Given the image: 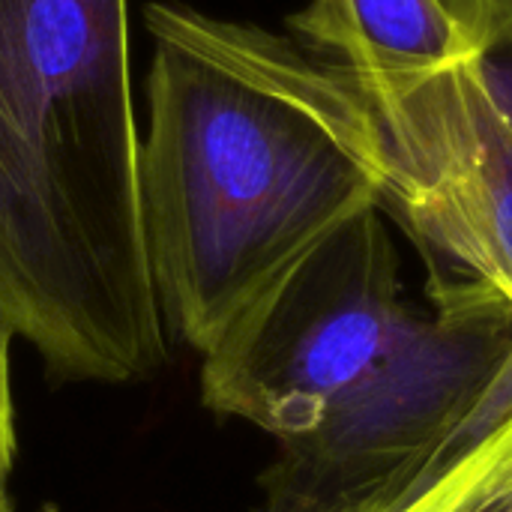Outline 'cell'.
I'll return each instance as SVG.
<instances>
[{
	"instance_id": "6da1fadb",
	"label": "cell",
	"mask_w": 512,
	"mask_h": 512,
	"mask_svg": "<svg viewBox=\"0 0 512 512\" xmlns=\"http://www.w3.org/2000/svg\"><path fill=\"white\" fill-rule=\"evenodd\" d=\"M144 24V243L168 330L207 354L378 207L375 132L354 78L297 39L171 0L147 3Z\"/></svg>"
},
{
	"instance_id": "7a4b0ae2",
	"label": "cell",
	"mask_w": 512,
	"mask_h": 512,
	"mask_svg": "<svg viewBox=\"0 0 512 512\" xmlns=\"http://www.w3.org/2000/svg\"><path fill=\"white\" fill-rule=\"evenodd\" d=\"M201 399L276 441L267 512H399L512 417V327L420 312L369 207L204 354Z\"/></svg>"
},
{
	"instance_id": "3957f363",
	"label": "cell",
	"mask_w": 512,
	"mask_h": 512,
	"mask_svg": "<svg viewBox=\"0 0 512 512\" xmlns=\"http://www.w3.org/2000/svg\"><path fill=\"white\" fill-rule=\"evenodd\" d=\"M138 147L129 0H0V324L63 378L168 360Z\"/></svg>"
},
{
	"instance_id": "277c9868",
	"label": "cell",
	"mask_w": 512,
	"mask_h": 512,
	"mask_svg": "<svg viewBox=\"0 0 512 512\" xmlns=\"http://www.w3.org/2000/svg\"><path fill=\"white\" fill-rule=\"evenodd\" d=\"M378 153V210L423 255L441 318L512 327V132L468 63L354 81Z\"/></svg>"
},
{
	"instance_id": "5b68a950",
	"label": "cell",
	"mask_w": 512,
	"mask_h": 512,
	"mask_svg": "<svg viewBox=\"0 0 512 512\" xmlns=\"http://www.w3.org/2000/svg\"><path fill=\"white\" fill-rule=\"evenodd\" d=\"M288 27L354 81H396L465 60L441 0H309Z\"/></svg>"
},
{
	"instance_id": "8992f818",
	"label": "cell",
	"mask_w": 512,
	"mask_h": 512,
	"mask_svg": "<svg viewBox=\"0 0 512 512\" xmlns=\"http://www.w3.org/2000/svg\"><path fill=\"white\" fill-rule=\"evenodd\" d=\"M510 507L512 417H507L399 512H492Z\"/></svg>"
},
{
	"instance_id": "52a82bcc",
	"label": "cell",
	"mask_w": 512,
	"mask_h": 512,
	"mask_svg": "<svg viewBox=\"0 0 512 512\" xmlns=\"http://www.w3.org/2000/svg\"><path fill=\"white\" fill-rule=\"evenodd\" d=\"M456 24L465 63L512 132V0H441Z\"/></svg>"
},
{
	"instance_id": "ba28073f",
	"label": "cell",
	"mask_w": 512,
	"mask_h": 512,
	"mask_svg": "<svg viewBox=\"0 0 512 512\" xmlns=\"http://www.w3.org/2000/svg\"><path fill=\"white\" fill-rule=\"evenodd\" d=\"M12 333L0 324V492H6V480L18 453V429H15V399H12V375H9V351Z\"/></svg>"
},
{
	"instance_id": "9c48e42d",
	"label": "cell",
	"mask_w": 512,
	"mask_h": 512,
	"mask_svg": "<svg viewBox=\"0 0 512 512\" xmlns=\"http://www.w3.org/2000/svg\"><path fill=\"white\" fill-rule=\"evenodd\" d=\"M0 512H9V507H6V498H3V492H0Z\"/></svg>"
}]
</instances>
